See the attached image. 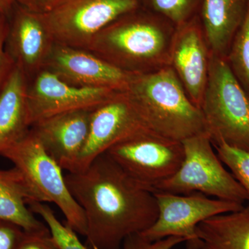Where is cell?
<instances>
[{"instance_id": "1", "label": "cell", "mask_w": 249, "mask_h": 249, "mask_svg": "<svg viewBox=\"0 0 249 249\" xmlns=\"http://www.w3.org/2000/svg\"><path fill=\"white\" fill-rule=\"evenodd\" d=\"M65 180L83 210L89 249H121L129 236L142 233L158 217L154 192L129 177L106 153Z\"/></svg>"}, {"instance_id": "2", "label": "cell", "mask_w": 249, "mask_h": 249, "mask_svg": "<svg viewBox=\"0 0 249 249\" xmlns=\"http://www.w3.org/2000/svg\"><path fill=\"white\" fill-rule=\"evenodd\" d=\"M175 26L139 6L103 29L88 51L133 73L157 71L170 66V48Z\"/></svg>"}, {"instance_id": "3", "label": "cell", "mask_w": 249, "mask_h": 249, "mask_svg": "<svg viewBox=\"0 0 249 249\" xmlns=\"http://www.w3.org/2000/svg\"><path fill=\"white\" fill-rule=\"evenodd\" d=\"M127 95L147 128L161 137L182 142L207 132L201 109L191 101L173 69L134 73Z\"/></svg>"}, {"instance_id": "4", "label": "cell", "mask_w": 249, "mask_h": 249, "mask_svg": "<svg viewBox=\"0 0 249 249\" xmlns=\"http://www.w3.org/2000/svg\"><path fill=\"white\" fill-rule=\"evenodd\" d=\"M200 109L213 145L224 142L249 150V95L225 58L211 54Z\"/></svg>"}, {"instance_id": "5", "label": "cell", "mask_w": 249, "mask_h": 249, "mask_svg": "<svg viewBox=\"0 0 249 249\" xmlns=\"http://www.w3.org/2000/svg\"><path fill=\"white\" fill-rule=\"evenodd\" d=\"M1 156L22 175L34 201L56 205L65 216L67 225L79 235H86L84 212L67 186L63 170L46 151L31 128Z\"/></svg>"}, {"instance_id": "6", "label": "cell", "mask_w": 249, "mask_h": 249, "mask_svg": "<svg viewBox=\"0 0 249 249\" xmlns=\"http://www.w3.org/2000/svg\"><path fill=\"white\" fill-rule=\"evenodd\" d=\"M184 158L171 178L153 191L186 195L200 193L216 199L245 204V189L219 160L208 132L196 134L182 142Z\"/></svg>"}, {"instance_id": "7", "label": "cell", "mask_w": 249, "mask_h": 249, "mask_svg": "<svg viewBox=\"0 0 249 249\" xmlns=\"http://www.w3.org/2000/svg\"><path fill=\"white\" fill-rule=\"evenodd\" d=\"M106 153L129 177L152 191L178 171L184 158L182 142L150 130L118 142Z\"/></svg>"}, {"instance_id": "8", "label": "cell", "mask_w": 249, "mask_h": 249, "mask_svg": "<svg viewBox=\"0 0 249 249\" xmlns=\"http://www.w3.org/2000/svg\"><path fill=\"white\" fill-rule=\"evenodd\" d=\"M158 205L155 222L141 234L150 241L165 237L184 239L187 249H199L196 234L198 224L210 217L240 211L245 205L222 199H210L200 193L179 195L153 191Z\"/></svg>"}, {"instance_id": "9", "label": "cell", "mask_w": 249, "mask_h": 249, "mask_svg": "<svg viewBox=\"0 0 249 249\" xmlns=\"http://www.w3.org/2000/svg\"><path fill=\"white\" fill-rule=\"evenodd\" d=\"M139 6V0H66L45 16L56 43L88 50L103 29Z\"/></svg>"}, {"instance_id": "10", "label": "cell", "mask_w": 249, "mask_h": 249, "mask_svg": "<svg viewBox=\"0 0 249 249\" xmlns=\"http://www.w3.org/2000/svg\"><path fill=\"white\" fill-rule=\"evenodd\" d=\"M148 130L127 95L119 91L93 109L89 136L75 173L86 169L96 157L118 142Z\"/></svg>"}, {"instance_id": "11", "label": "cell", "mask_w": 249, "mask_h": 249, "mask_svg": "<svg viewBox=\"0 0 249 249\" xmlns=\"http://www.w3.org/2000/svg\"><path fill=\"white\" fill-rule=\"evenodd\" d=\"M119 92L107 88H78L67 84L48 70H40L28 85L32 125L50 116L77 110H93Z\"/></svg>"}, {"instance_id": "12", "label": "cell", "mask_w": 249, "mask_h": 249, "mask_svg": "<svg viewBox=\"0 0 249 249\" xmlns=\"http://www.w3.org/2000/svg\"><path fill=\"white\" fill-rule=\"evenodd\" d=\"M45 70L78 88H107L124 91L133 73L124 71L96 54L55 42Z\"/></svg>"}, {"instance_id": "13", "label": "cell", "mask_w": 249, "mask_h": 249, "mask_svg": "<svg viewBox=\"0 0 249 249\" xmlns=\"http://www.w3.org/2000/svg\"><path fill=\"white\" fill-rule=\"evenodd\" d=\"M8 17L6 53L27 77L36 75L43 70L55 43L45 14L15 3Z\"/></svg>"}, {"instance_id": "14", "label": "cell", "mask_w": 249, "mask_h": 249, "mask_svg": "<svg viewBox=\"0 0 249 249\" xmlns=\"http://www.w3.org/2000/svg\"><path fill=\"white\" fill-rule=\"evenodd\" d=\"M211 54L199 15L175 28L170 66L191 101L199 108L209 78Z\"/></svg>"}, {"instance_id": "15", "label": "cell", "mask_w": 249, "mask_h": 249, "mask_svg": "<svg viewBox=\"0 0 249 249\" xmlns=\"http://www.w3.org/2000/svg\"><path fill=\"white\" fill-rule=\"evenodd\" d=\"M92 111L62 113L37 121L31 127L46 151L67 173L76 172L89 136Z\"/></svg>"}, {"instance_id": "16", "label": "cell", "mask_w": 249, "mask_h": 249, "mask_svg": "<svg viewBox=\"0 0 249 249\" xmlns=\"http://www.w3.org/2000/svg\"><path fill=\"white\" fill-rule=\"evenodd\" d=\"M28 77L14 65L0 90V156L27 135L32 127Z\"/></svg>"}, {"instance_id": "17", "label": "cell", "mask_w": 249, "mask_h": 249, "mask_svg": "<svg viewBox=\"0 0 249 249\" xmlns=\"http://www.w3.org/2000/svg\"><path fill=\"white\" fill-rule=\"evenodd\" d=\"M249 9V0H202L199 16L211 53L226 58Z\"/></svg>"}, {"instance_id": "18", "label": "cell", "mask_w": 249, "mask_h": 249, "mask_svg": "<svg viewBox=\"0 0 249 249\" xmlns=\"http://www.w3.org/2000/svg\"><path fill=\"white\" fill-rule=\"evenodd\" d=\"M34 201L29 187L16 168L0 170V219L16 224L27 232L48 230L29 204Z\"/></svg>"}, {"instance_id": "19", "label": "cell", "mask_w": 249, "mask_h": 249, "mask_svg": "<svg viewBox=\"0 0 249 249\" xmlns=\"http://www.w3.org/2000/svg\"><path fill=\"white\" fill-rule=\"evenodd\" d=\"M199 249H249V207L217 214L198 224Z\"/></svg>"}, {"instance_id": "20", "label": "cell", "mask_w": 249, "mask_h": 249, "mask_svg": "<svg viewBox=\"0 0 249 249\" xmlns=\"http://www.w3.org/2000/svg\"><path fill=\"white\" fill-rule=\"evenodd\" d=\"M226 60L249 95V9L232 38Z\"/></svg>"}, {"instance_id": "21", "label": "cell", "mask_w": 249, "mask_h": 249, "mask_svg": "<svg viewBox=\"0 0 249 249\" xmlns=\"http://www.w3.org/2000/svg\"><path fill=\"white\" fill-rule=\"evenodd\" d=\"M143 9L169 21L175 27L197 16L202 0H139Z\"/></svg>"}, {"instance_id": "22", "label": "cell", "mask_w": 249, "mask_h": 249, "mask_svg": "<svg viewBox=\"0 0 249 249\" xmlns=\"http://www.w3.org/2000/svg\"><path fill=\"white\" fill-rule=\"evenodd\" d=\"M29 207L34 214L42 218L58 249H89L80 242L74 230L59 220L48 205L33 201Z\"/></svg>"}, {"instance_id": "23", "label": "cell", "mask_w": 249, "mask_h": 249, "mask_svg": "<svg viewBox=\"0 0 249 249\" xmlns=\"http://www.w3.org/2000/svg\"><path fill=\"white\" fill-rule=\"evenodd\" d=\"M219 160L245 189L249 207V150L231 146L224 142L213 145Z\"/></svg>"}, {"instance_id": "24", "label": "cell", "mask_w": 249, "mask_h": 249, "mask_svg": "<svg viewBox=\"0 0 249 249\" xmlns=\"http://www.w3.org/2000/svg\"><path fill=\"white\" fill-rule=\"evenodd\" d=\"M182 242H185L184 239L174 236L150 241L141 234H134L124 240L122 247L123 249H173Z\"/></svg>"}, {"instance_id": "25", "label": "cell", "mask_w": 249, "mask_h": 249, "mask_svg": "<svg viewBox=\"0 0 249 249\" xmlns=\"http://www.w3.org/2000/svg\"><path fill=\"white\" fill-rule=\"evenodd\" d=\"M9 15L0 14V90L14 66L5 49L6 36L9 28Z\"/></svg>"}, {"instance_id": "26", "label": "cell", "mask_w": 249, "mask_h": 249, "mask_svg": "<svg viewBox=\"0 0 249 249\" xmlns=\"http://www.w3.org/2000/svg\"><path fill=\"white\" fill-rule=\"evenodd\" d=\"M24 234L16 224L0 219V249H16Z\"/></svg>"}, {"instance_id": "27", "label": "cell", "mask_w": 249, "mask_h": 249, "mask_svg": "<svg viewBox=\"0 0 249 249\" xmlns=\"http://www.w3.org/2000/svg\"><path fill=\"white\" fill-rule=\"evenodd\" d=\"M16 249H58L49 230L42 232H25Z\"/></svg>"}, {"instance_id": "28", "label": "cell", "mask_w": 249, "mask_h": 249, "mask_svg": "<svg viewBox=\"0 0 249 249\" xmlns=\"http://www.w3.org/2000/svg\"><path fill=\"white\" fill-rule=\"evenodd\" d=\"M16 3L28 10L41 14H47L66 0H15Z\"/></svg>"}, {"instance_id": "29", "label": "cell", "mask_w": 249, "mask_h": 249, "mask_svg": "<svg viewBox=\"0 0 249 249\" xmlns=\"http://www.w3.org/2000/svg\"><path fill=\"white\" fill-rule=\"evenodd\" d=\"M15 3V0H0V14L9 15Z\"/></svg>"}]
</instances>
